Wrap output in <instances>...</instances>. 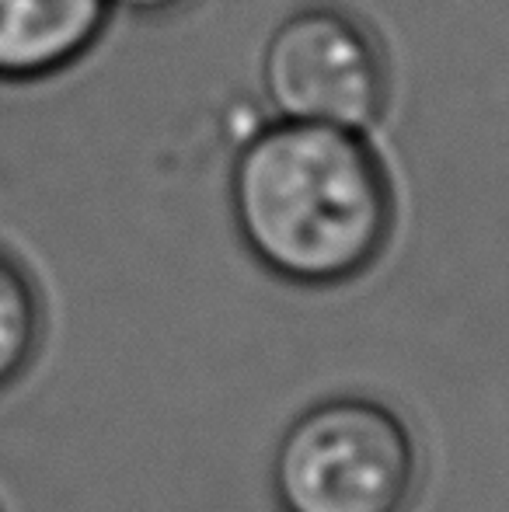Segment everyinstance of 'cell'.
Instances as JSON below:
<instances>
[{
  "label": "cell",
  "instance_id": "obj_2",
  "mask_svg": "<svg viewBox=\"0 0 509 512\" xmlns=\"http://www.w3.org/2000/svg\"><path fill=\"white\" fill-rule=\"evenodd\" d=\"M419 478L408 425L374 398H325L286 425L272 457L279 512H405Z\"/></svg>",
  "mask_w": 509,
  "mask_h": 512
},
{
  "label": "cell",
  "instance_id": "obj_5",
  "mask_svg": "<svg viewBox=\"0 0 509 512\" xmlns=\"http://www.w3.org/2000/svg\"><path fill=\"white\" fill-rule=\"evenodd\" d=\"M42 338V304L32 276L0 248V391L32 366Z\"/></svg>",
  "mask_w": 509,
  "mask_h": 512
},
{
  "label": "cell",
  "instance_id": "obj_1",
  "mask_svg": "<svg viewBox=\"0 0 509 512\" xmlns=\"http://www.w3.org/2000/svg\"><path fill=\"white\" fill-rule=\"evenodd\" d=\"M231 213L265 272L293 286H339L391 241L394 185L367 133L272 119L234 154Z\"/></svg>",
  "mask_w": 509,
  "mask_h": 512
},
{
  "label": "cell",
  "instance_id": "obj_3",
  "mask_svg": "<svg viewBox=\"0 0 509 512\" xmlns=\"http://www.w3.org/2000/svg\"><path fill=\"white\" fill-rule=\"evenodd\" d=\"M258 84L272 119L353 133H370L391 98L381 42L335 4L297 7L272 28L258 60Z\"/></svg>",
  "mask_w": 509,
  "mask_h": 512
},
{
  "label": "cell",
  "instance_id": "obj_4",
  "mask_svg": "<svg viewBox=\"0 0 509 512\" xmlns=\"http://www.w3.org/2000/svg\"><path fill=\"white\" fill-rule=\"evenodd\" d=\"M109 0H0V81L32 84L63 74L95 49Z\"/></svg>",
  "mask_w": 509,
  "mask_h": 512
},
{
  "label": "cell",
  "instance_id": "obj_6",
  "mask_svg": "<svg viewBox=\"0 0 509 512\" xmlns=\"http://www.w3.org/2000/svg\"><path fill=\"white\" fill-rule=\"evenodd\" d=\"M189 0H109L112 11H129L140 18H157V14H171L178 7H185Z\"/></svg>",
  "mask_w": 509,
  "mask_h": 512
}]
</instances>
